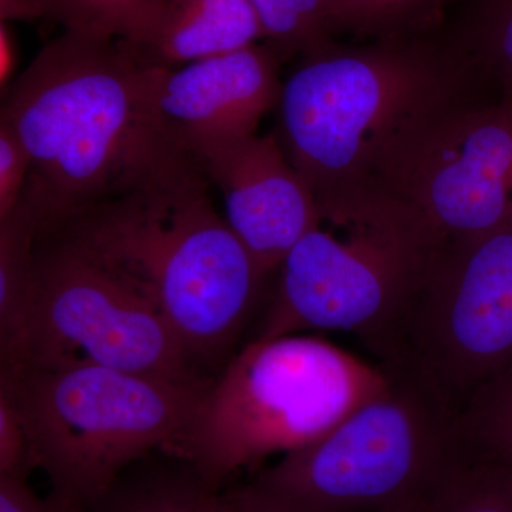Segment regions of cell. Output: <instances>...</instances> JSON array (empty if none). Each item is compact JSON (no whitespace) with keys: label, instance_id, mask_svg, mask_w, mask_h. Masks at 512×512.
Instances as JSON below:
<instances>
[{"label":"cell","instance_id":"10","mask_svg":"<svg viewBox=\"0 0 512 512\" xmlns=\"http://www.w3.org/2000/svg\"><path fill=\"white\" fill-rule=\"evenodd\" d=\"M382 187L423 215L441 247L464 244L512 220V99L463 101L397 157Z\"/></svg>","mask_w":512,"mask_h":512},{"label":"cell","instance_id":"16","mask_svg":"<svg viewBox=\"0 0 512 512\" xmlns=\"http://www.w3.org/2000/svg\"><path fill=\"white\" fill-rule=\"evenodd\" d=\"M420 507L421 512H512V468L461 447Z\"/></svg>","mask_w":512,"mask_h":512},{"label":"cell","instance_id":"22","mask_svg":"<svg viewBox=\"0 0 512 512\" xmlns=\"http://www.w3.org/2000/svg\"><path fill=\"white\" fill-rule=\"evenodd\" d=\"M29 174L28 150L10 124L0 120V222L18 208Z\"/></svg>","mask_w":512,"mask_h":512},{"label":"cell","instance_id":"25","mask_svg":"<svg viewBox=\"0 0 512 512\" xmlns=\"http://www.w3.org/2000/svg\"><path fill=\"white\" fill-rule=\"evenodd\" d=\"M0 512H69L52 498H42L30 487L29 478L0 476Z\"/></svg>","mask_w":512,"mask_h":512},{"label":"cell","instance_id":"1","mask_svg":"<svg viewBox=\"0 0 512 512\" xmlns=\"http://www.w3.org/2000/svg\"><path fill=\"white\" fill-rule=\"evenodd\" d=\"M156 72L120 39L64 30L2 93L0 120L30 157L19 204L37 239L96 205L202 171L165 130Z\"/></svg>","mask_w":512,"mask_h":512},{"label":"cell","instance_id":"5","mask_svg":"<svg viewBox=\"0 0 512 512\" xmlns=\"http://www.w3.org/2000/svg\"><path fill=\"white\" fill-rule=\"evenodd\" d=\"M389 372L312 335L251 340L205 387L168 453L222 484L311 446L382 392Z\"/></svg>","mask_w":512,"mask_h":512},{"label":"cell","instance_id":"7","mask_svg":"<svg viewBox=\"0 0 512 512\" xmlns=\"http://www.w3.org/2000/svg\"><path fill=\"white\" fill-rule=\"evenodd\" d=\"M389 376L382 392L322 439L259 471L255 483L302 512L420 504L460 456L457 417L409 377Z\"/></svg>","mask_w":512,"mask_h":512},{"label":"cell","instance_id":"23","mask_svg":"<svg viewBox=\"0 0 512 512\" xmlns=\"http://www.w3.org/2000/svg\"><path fill=\"white\" fill-rule=\"evenodd\" d=\"M32 471L25 427L12 396L0 387V476L29 478Z\"/></svg>","mask_w":512,"mask_h":512},{"label":"cell","instance_id":"8","mask_svg":"<svg viewBox=\"0 0 512 512\" xmlns=\"http://www.w3.org/2000/svg\"><path fill=\"white\" fill-rule=\"evenodd\" d=\"M512 363V220L441 247L384 369L409 377L457 417Z\"/></svg>","mask_w":512,"mask_h":512},{"label":"cell","instance_id":"24","mask_svg":"<svg viewBox=\"0 0 512 512\" xmlns=\"http://www.w3.org/2000/svg\"><path fill=\"white\" fill-rule=\"evenodd\" d=\"M221 512H302L252 481L221 491Z\"/></svg>","mask_w":512,"mask_h":512},{"label":"cell","instance_id":"13","mask_svg":"<svg viewBox=\"0 0 512 512\" xmlns=\"http://www.w3.org/2000/svg\"><path fill=\"white\" fill-rule=\"evenodd\" d=\"M264 39L249 0H158L146 25L123 39L138 62L177 69Z\"/></svg>","mask_w":512,"mask_h":512},{"label":"cell","instance_id":"20","mask_svg":"<svg viewBox=\"0 0 512 512\" xmlns=\"http://www.w3.org/2000/svg\"><path fill=\"white\" fill-rule=\"evenodd\" d=\"M49 19L67 32L128 39L146 25L158 0H47Z\"/></svg>","mask_w":512,"mask_h":512},{"label":"cell","instance_id":"2","mask_svg":"<svg viewBox=\"0 0 512 512\" xmlns=\"http://www.w3.org/2000/svg\"><path fill=\"white\" fill-rule=\"evenodd\" d=\"M430 35L362 47L329 40L303 55L282 87L278 138L316 200L382 187L414 138L467 100L477 60Z\"/></svg>","mask_w":512,"mask_h":512},{"label":"cell","instance_id":"15","mask_svg":"<svg viewBox=\"0 0 512 512\" xmlns=\"http://www.w3.org/2000/svg\"><path fill=\"white\" fill-rule=\"evenodd\" d=\"M37 228L18 205L0 222V375L19 372L25 360L36 295Z\"/></svg>","mask_w":512,"mask_h":512},{"label":"cell","instance_id":"14","mask_svg":"<svg viewBox=\"0 0 512 512\" xmlns=\"http://www.w3.org/2000/svg\"><path fill=\"white\" fill-rule=\"evenodd\" d=\"M221 491L184 458L157 451L127 468L89 512H221Z\"/></svg>","mask_w":512,"mask_h":512},{"label":"cell","instance_id":"12","mask_svg":"<svg viewBox=\"0 0 512 512\" xmlns=\"http://www.w3.org/2000/svg\"><path fill=\"white\" fill-rule=\"evenodd\" d=\"M279 57L274 47L255 43L177 69H157L154 101L165 130L188 154L198 144L256 134L281 100Z\"/></svg>","mask_w":512,"mask_h":512},{"label":"cell","instance_id":"26","mask_svg":"<svg viewBox=\"0 0 512 512\" xmlns=\"http://www.w3.org/2000/svg\"><path fill=\"white\" fill-rule=\"evenodd\" d=\"M18 43L13 36L9 23L0 22V89L2 93L16 79V66H18Z\"/></svg>","mask_w":512,"mask_h":512},{"label":"cell","instance_id":"4","mask_svg":"<svg viewBox=\"0 0 512 512\" xmlns=\"http://www.w3.org/2000/svg\"><path fill=\"white\" fill-rule=\"evenodd\" d=\"M440 249L423 215L386 188L319 198L315 222L282 262L252 340L345 332L383 363Z\"/></svg>","mask_w":512,"mask_h":512},{"label":"cell","instance_id":"28","mask_svg":"<svg viewBox=\"0 0 512 512\" xmlns=\"http://www.w3.org/2000/svg\"><path fill=\"white\" fill-rule=\"evenodd\" d=\"M380 512H421L420 504L406 505V507L392 508V510Z\"/></svg>","mask_w":512,"mask_h":512},{"label":"cell","instance_id":"18","mask_svg":"<svg viewBox=\"0 0 512 512\" xmlns=\"http://www.w3.org/2000/svg\"><path fill=\"white\" fill-rule=\"evenodd\" d=\"M457 429L474 456L512 468V363L468 402Z\"/></svg>","mask_w":512,"mask_h":512},{"label":"cell","instance_id":"19","mask_svg":"<svg viewBox=\"0 0 512 512\" xmlns=\"http://www.w3.org/2000/svg\"><path fill=\"white\" fill-rule=\"evenodd\" d=\"M264 39L279 56L302 53L335 35L333 0H249Z\"/></svg>","mask_w":512,"mask_h":512},{"label":"cell","instance_id":"6","mask_svg":"<svg viewBox=\"0 0 512 512\" xmlns=\"http://www.w3.org/2000/svg\"><path fill=\"white\" fill-rule=\"evenodd\" d=\"M211 382V380H210ZM208 383L174 382L97 366L0 375L49 498L89 512L121 474L177 443Z\"/></svg>","mask_w":512,"mask_h":512},{"label":"cell","instance_id":"9","mask_svg":"<svg viewBox=\"0 0 512 512\" xmlns=\"http://www.w3.org/2000/svg\"><path fill=\"white\" fill-rule=\"evenodd\" d=\"M77 366L180 383L212 380L163 315L123 279L62 238L37 239L35 306L20 370Z\"/></svg>","mask_w":512,"mask_h":512},{"label":"cell","instance_id":"27","mask_svg":"<svg viewBox=\"0 0 512 512\" xmlns=\"http://www.w3.org/2000/svg\"><path fill=\"white\" fill-rule=\"evenodd\" d=\"M49 16L47 0H0V22L35 20Z\"/></svg>","mask_w":512,"mask_h":512},{"label":"cell","instance_id":"17","mask_svg":"<svg viewBox=\"0 0 512 512\" xmlns=\"http://www.w3.org/2000/svg\"><path fill=\"white\" fill-rule=\"evenodd\" d=\"M458 0H333L335 33L373 40L430 35Z\"/></svg>","mask_w":512,"mask_h":512},{"label":"cell","instance_id":"21","mask_svg":"<svg viewBox=\"0 0 512 512\" xmlns=\"http://www.w3.org/2000/svg\"><path fill=\"white\" fill-rule=\"evenodd\" d=\"M458 45L493 67L512 99V0H480Z\"/></svg>","mask_w":512,"mask_h":512},{"label":"cell","instance_id":"11","mask_svg":"<svg viewBox=\"0 0 512 512\" xmlns=\"http://www.w3.org/2000/svg\"><path fill=\"white\" fill-rule=\"evenodd\" d=\"M190 154L224 195L225 220L262 274H278L316 218L315 195L278 136L210 141Z\"/></svg>","mask_w":512,"mask_h":512},{"label":"cell","instance_id":"3","mask_svg":"<svg viewBox=\"0 0 512 512\" xmlns=\"http://www.w3.org/2000/svg\"><path fill=\"white\" fill-rule=\"evenodd\" d=\"M210 184L197 171L96 205L47 235L82 249L140 293L201 367L231 349L266 281L215 210Z\"/></svg>","mask_w":512,"mask_h":512}]
</instances>
